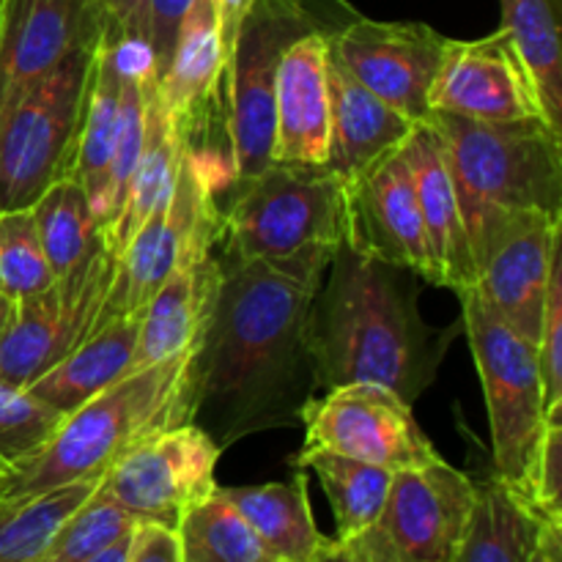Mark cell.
<instances>
[{
	"label": "cell",
	"instance_id": "obj_44",
	"mask_svg": "<svg viewBox=\"0 0 562 562\" xmlns=\"http://www.w3.org/2000/svg\"><path fill=\"white\" fill-rule=\"evenodd\" d=\"M316 562H360V560H357L355 554L346 552V549L340 547V543H335L333 538H329V541L324 543L322 554H318Z\"/></svg>",
	"mask_w": 562,
	"mask_h": 562
},
{
	"label": "cell",
	"instance_id": "obj_2",
	"mask_svg": "<svg viewBox=\"0 0 562 562\" xmlns=\"http://www.w3.org/2000/svg\"><path fill=\"white\" fill-rule=\"evenodd\" d=\"M417 274L366 256L344 241L313 296L311 355L316 387L382 384L415 404L448 349L417 311Z\"/></svg>",
	"mask_w": 562,
	"mask_h": 562
},
{
	"label": "cell",
	"instance_id": "obj_16",
	"mask_svg": "<svg viewBox=\"0 0 562 562\" xmlns=\"http://www.w3.org/2000/svg\"><path fill=\"white\" fill-rule=\"evenodd\" d=\"M344 241L366 256L409 269L420 280L439 285L404 148L387 154L360 179L346 184Z\"/></svg>",
	"mask_w": 562,
	"mask_h": 562
},
{
	"label": "cell",
	"instance_id": "obj_5",
	"mask_svg": "<svg viewBox=\"0 0 562 562\" xmlns=\"http://www.w3.org/2000/svg\"><path fill=\"white\" fill-rule=\"evenodd\" d=\"M346 236V184L327 165L272 162L234 184L220 209L223 261H289L335 252Z\"/></svg>",
	"mask_w": 562,
	"mask_h": 562
},
{
	"label": "cell",
	"instance_id": "obj_4",
	"mask_svg": "<svg viewBox=\"0 0 562 562\" xmlns=\"http://www.w3.org/2000/svg\"><path fill=\"white\" fill-rule=\"evenodd\" d=\"M459 195L472 263L503 225L527 212L562 217V132L549 121L481 124L431 113Z\"/></svg>",
	"mask_w": 562,
	"mask_h": 562
},
{
	"label": "cell",
	"instance_id": "obj_13",
	"mask_svg": "<svg viewBox=\"0 0 562 562\" xmlns=\"http://www.w3.org/2000/svg\"><path fill=\"white\" fill-rule=\"evenodd\" d=\"M329 55L360 82L412 121L431 115L428 93L437 80L448 36L426 22H379L355 14L327 31Z\"/></svg>",
	"mask_w": 562,
	"mask_h": 562
},
{
	"label": "cell",
	"instance_id": "obj_21",
	"mask_svg": "<svg viewBox=\"0 0 562 562\" xmlns=\"http://www.w3.org/2000/svg\"><path fill=\"white\" fill-rule=\"evenodd\" d=\"M329 86V154L327 168L344 184L398 151L417 126L387 102L362 88L338 60H327Z\"/></svg>",
	"mask_w": 562,
	"mask_h": 562
},
{
	"label": "cell",
	"instance_id": "obj_43",
	"mask_svg": "<svg viewBox=\"0 0 562 562\" xmlns=\"http://www.w3.org/2000/svg\"><path fill=\"white\" fill-rule=\"evenodd\" d=\"M132 532L130 536L121 538V541H115L113 547L104 549V552H99L97 558H91L88 562H126V558H130V547H132Z\"/></svg>",
	"mask_w": 562,
	"mask_h": 562
},
{
	"label": "cell",
	"instance_id": "obj_18",
	"mask_svg": "<svg viewBox=\"0 0 562 562\" xmlns=\"http://www.w3.org/2000/svg\"><path fill=\"white\" fill-rule=\"evenodd\" d=\"M329 27L302 33L280 55L274 77L272 162L327 165Z\"/></svg>",
	"mask_w": 562,
	"mask_h": 562
},
{
	"label": "cell",
	"instance_id": "obj_46",
	"mask_svg": "<svg viewBox=\"0 0 562 562\" xmlns=\"http://www.w3.org/2000/svg\"><path fill=\"white\" fill-rule=\"evenodd\" d=\"M335 3H340V5H346V0H335Z\"/></svg>",
	"mask_w": 562,
	"mask_h": 562
},
{
	"label": "cell",
	"instance_id": "obj_9",
	"mask_svg": "<svg viewBox=\"0 0 562 562\" xmlns=\"http://www.w3.org/2000/svg\"><path fill=\"white\" fill-rule=\"evenodd\" d=\"M472 505L475 481L445 459L401 470L376 525L340 547L360 562H450Z\"/></svg>",
	"mask_w": 562,
	"mask_h": 562
},
{
	"label": "cell",
	"instance_id": "obj_11",
	"mask_svg": "<svg viewBox=\"0 0 562 562\" xmlns=\"http://www.w3.org/2000/svg\"><path fill=\"white\" fill-rule=\"evenodd\" d=\"M223 450L195 423L162 428L132 445L102 475L99 488L137 525L179 530L187 510L217 488Z\"/></svg>",
	"mask_w": 562,
	"mask_h": 562
},
{
	"label": "cell",
	"instance_id": "obj_28",
	"mask_svg": "<svg viewBox=\"0 0 562 562\" xmlns=\"http://www.w3.org/2000/svg\"><path fill=\"white\" fill-rule=\"evenodd\" d=\"M296 470H311L322 481L324 494L335 516V538L338 543H349L376 525L379 514L387 499L390 483L395 472L366 461L346 459L318 448H302L291 459Z\"/></svg>",
	"mask_w": 562,
	"mask_h": 562
},
{
	"label": "cell",
	"instance_id": "obj_12",
	"mask_svg": "<svg viewBox=\"0 0 562 562\" xmlns=\"http://www.w3.org/2000/svg\"><path fill=\"white\" fill-rule=\"evenodd\" d=\"M305 448L329 450L382 470H415L442 456L423 434L409 401L382 384L333 387L302 409Z\"/></svg>",
	"mask_w": 562,
	"mask_h": 562
},
{
	"label": "cell",
	"instance_id": "obj_45",
	"mask_svg": "<svg viewBox=\"0 0 562 562\" xmlns=\"http://www.w3.org/2000/svg\"><path fill=\"white\" fill-rule=\"evenodd\" d=\"M11 307H14V302L5 300V296L0 294V335H3L5 324H9V318H11Z\"/></svg>",
	"mask_w": 562,
	"mask_h": 562
},
{
	"label": "cell",
	"instance_id": "obj_27",
	"mask_svg": "<svg viewBox=\"0 0 562 562\" xmlns=\"http://www.w3.org/2000/svg\"><path fill=\"white\" fill-rule=\"evenodd\" d=\"M552 525L497 475L475 483V505L450 562H530Z\"/></svg>",
	"mask_w": 562,
	"mask_h": 562
},
{
	"label": "cell",
	"instance_id": "obj_47",
	"mask_svg": "<svg viewBox=\"0 0 562 562\" xmlns=\"http://www.w3.org/2000/svg\"><path fill=\"white\" fill-rule=\"evenodd\" d=\"M0 3H3V0H0Z\"/></svg>",
	"mask_w": 562,
	"mask_h": 562
},
{
	"label": "cell",
	"instance_id": "obj_31",
	"mask_svg": "<svg viewBox=\"0 0 562 562\" xmlns=\"http://www.w3.org/2000/svg\"><path fill=\"white\" fill-rule=\"evenodd\" d=\"M97 486L82 481L36 497H0V562H42L55 530Z\"/></svg>",
	"mask_w": 562,
	"mask_h": 562
},
{
	"label": "cell",
	"instance_id": "obj_23",
	"mask_svg": "<svg viewBox=\"0 0 562 562\" xmlns=\"http://www.w3.org/2000/svg\"><path fill=\"white\" fill-rule=\"evenodd\" d=\"M130 47L132 42H126L104 25L102 38H99L97 64H93L86 115H82L80 140H77L75 168H71V176L80 181L88 201H91L99 231L108 220V173L121 132V97H124Z\"/></svg>",
	"mask_w": 562,
	"mask_h": 562
},
{
	"label": "cell",
	"instance_id": "obj_29",
	"mask_svg": "<svg viewBox=\"0 0 562 562\" xmlns=\"http://www.w3.org/2000/svg\"><path fill=\"white\" fill-rule=\"evenodd\" d=\"M503 31L527 66L543 119L562 132L560 0H499Z\"/></svg>",
	"mask_w": 562,
	"mask_h": 562
},
{
	"label": "cell",
	"instance_id": "obj_10",
	"mask_svg": "<svg viewBox=\"0 0 562 562\" xmlns=\"http://www.w3.org/2000/svg\"><path fill=\"white\" fill-rule=\"evenodd\" d=\"M119 258L99 241L71 272L14 302L0 335V379L27 387L60 357L93 335L115 280Z\"/></svg>",
	"mask_w": 562,
	"mask_h": 562
},
{
	"label": "cell",
	"instance_id": "obj_42",
	"mask_svg": "<svg viewBox=\"0 0 562 562\" xmlns=\"http://www.w3.org/2000/svg\"><path fill=\"white\" fill-rule=\"evenodd\" d=\"M530 562H562L560 560V527H549L538 541Z\"/></svg>",
	"mask_w": 562,
	"mask_h": 562
},
{
	"label": "cell",
	"instance_id": "obj_41",
	"mask_svg": "<svg viewBox=\"0 0 562 562\" xmlns=\"http://www.w3.org/2000/svg\"><path fill=\"white\" fill-rule=\"evenodd\" d=\"M212 3H214V9H217L220 33H223L225 53L231 55V47H234V42H236V33H239L241 22H245L252 0H212Z\"/></svg>",
	"mask_w": 562,
	"mask_h": 562
},
{
	"label": "cell",
	"instance_id": "obj_17",
	"mask_svg": "<svg viewBox=\"0 0 562 562\" xmlns=\"http://www.w3.org/2000/svg\"><path fill=\"white\" fill-rule=\"evenodd\" d=\"M99 0H3L0 3V115L66 55L97 44Z\"/></svg>",
	"mask_w": 562,
	"mask_h": 562
},
{
	"label": "cell",
	"instance_id": "obj_35",
	"mask_svg": "<svg viewBox=\"0 0 562 562\" xmlns=\"http://www.w3.org/2000/svg\"><path fill=\"white\" fill-rule=\"evenodd\" d=\"M60 420V412L33 398L25 387H14L0 379V475L36 453Z\"/></svg>",
	"mask_w": 562,
	"mask_h": 562
},
{
	"label": "cell",
	"instance_id": "obj_7",
	"mask_svg": "<svg viewBox=\"0 0 562 562\" xmlns=\"http://www.w3.org/2000/svg\"><path fill=\"white\" fill-rule=\"evenodd\" d=\"M459 300L486 398L494 475L521 494L547 426V398L536 346L510 329L475 289L459 291Z\"/></svg>",
	"mask_w": 562,
	"mask_h": 562
},
{
	"label": "cell",
	"instance_id": "obj_1",
	"mask_svg": "<svg viewBox=\"0 0 562 562\" xmlns=\"http://www.w3.org/2000/svg\"><path fill=\"white\" fill-rule=\"evenodd\" d=\"M335 252L289 261H223L217 300L190 360V423L220 450L252 434L300 426L316 398L313 296Z\"/></svg>",
	"mask_w": 562,
	"mask_h": 562
},
{
	"label": "cell",
	"instance_id": "obj_19",
	"mask_svg": "<svg viewBox=\"0 0 562 562\" xmlns=\"http://www.w3.org/2000/svg\"><path fill=\"white\" fill-rule=\"evenodd\" d=\"M212 250L187 256L143 307L132 371L195 355L223 280V261Z\"/></svg>",
	"mask_w": 562,
	"mask_h": 562
},
{
	"label": "cell",
	"instance_id": "obj_39",
	"mask_svg": "<svg viewBox=\"0 0 562 562\" xmlns=\"http://www.w3.org/2000/svg\"><path fill=\"white\" fill-rule=\"evenodd\" d=\"M148 3L151 0H99L104 25L140 47H148Z\"/></svg>",
	"mask_w": 562,
	"mask_h": 562
},
{
	"label": "cell",
	"instance_id": "obj_33",
	"mask_svg": "<svg viewBox=\"0 0 562 562\" xmlns=\"http://www.w3.org/2000/svg\"><path fill=\"white\" fill-rule=\"evenodd\" d=\"M135 527L137 521L97 486L91 497L55 530L42 562H88L130 536Z\"/></svg>",
	"mask_w": 562,
	"mask_h": 562
},
{
	"label": "cell",
	"instance_id": "obj_34",
	"mask_svg": "<svg viewBox=\"0 0 562 562\" xmlns=\"http://www.w3.org/2000/svg\"><path fill=\"white\" fill-rule=\"evenodd\" d=\"M53 280L31 209L0 212V294L20 302L44 291Z\"/></svg>",
	"mask_w": 562,
	"mask_h": 562
},
{
	"label": "cell",
	"instance_id": "obj_15",
	"mask_svg": "<svg viewBox=\"0 0 562 562\" xmlns=\"http://www.w3.org/2000/svg\"><path fill=\"white\" fill-rule=\"evenodd\" d=\"M562 217L527 212L494 234L475 267V294L510 329L538 344L549 278L560 256Z\"/></svg>",
	"mask_w": 562,
	"mask_h": 562
},
{
	"label": "cell",
	"instance_id": "obj_26",
	"mask_svg": "<svg viewBox=\"0 0 562 562\" xmlns=\"http://www.w3.org/2000/svg\"><path fill=\"white\" fill-rule=\"evenodd\" d=\"M217 492L239 510L241 519L278 562H316L324 543L329 541L318 532L313 519L305 470H296V475L285 483L217 486Z\"/></svg>",
	"mask_w": 562,
	"mask_h": 562
},
{
	"label": "cell",
	"instance_id": "obj_22",
	"mask_svg": "<svg viewBox=\"0 0 562 562\" xmlns=\"http://www.w3.org/2000/svg\"><path fill=\"white\" fill-rule=\"evenodd\" d=\"M225 69H228V53L220 33L217 9L212 0H192L176 31L168 66L157 80L159 102L173 119L181 137L195 132L198 121L206 113L209 99L225 80Z\"/></svg>",
	"mask_w": 562,
	"mask_h": 562
},
{
	"label": "cell",
	"instance_id": "obj_14",
	"mask_svg": "<svg viewBox=\"0 0 562 562\" xmlns=\"http://www.w3.org/2000/svg\"><path fill=\"white\" fill-rule=\"evenodd\" d=\"M428 108L481 124L543 119L530 71L503 27L472 42L448 38Z\"/></svg>",
	"mask_w": 562,
	"mask_h": 562
},
{
	"label": "cell",
	"instance_id": "obj_30",
	"mask_svg": "<svg viewBox=\"0 0 562 562\" xmlns=\"http://www.w3.org/2000/svg\"><path fill=\"white\" fill-rule=\"evenodd\" d=\"M31 214L55 278L71 272L102 241L91 201L75 176H64L55 181L33 203Z\"/></svg>",
	"mask_w": 562,
	"mask_h": 562
},
{
	"label": "cell",
	"instance_id": "obj_36",
	"mask_svg": "<svg viewBox=\"0 0 562 562\" xmlns=\"http://www.w3.org/2000/svg\"><path fill=\"white\" fill-rule=\"evenodd\" d=\"M521 497L547 525H562V412L547 415V426L527 470Z\"/></svg>",
	"mask_w": 562,
	"mask_h": 562
},
{
	"label": "cell",
	"instance_id": "obj_24",
	"mask_svg": "<svg viewBox=\"0 0 562 562\" xmlns=\"http://www.w3.org/2000/svg\"><path fill=\"white\" fill-rule=\"evenodd\" d=\"M140 313L110 318L108 324L93 329V335H88L77 349L60 357L42 376L33 379L25 387L27 393L47 404L49 409L69 415L104 387L132 373Z\"/></svg>",
	"mask_w": 562,
	"mask_h": 562
},
{
	"label": "cell",
	"instance_id": "obj_38",
	"mask_svg": "<svg viewBox=\"0 0 562 562\" xmlns=\"http://www.w3.org/2000/svg\"><path fill=\"white\" fill-rule=\"evenodd\" d=\"M192 0H151L148 3V53H151L154 77H162L165 66H168L170 49H173L176 31L181 25V16Z\"/></svg>",
	"mask_w": 562,
	"mask_h": 562
},
{
	"label": "cell",
	"instance_id": "obj_32",
	"mask_svg": "<svg viewBox=\"0 0 562 562\" xmlns=\"http://www.w3.org/2000/svg\"><path fill=\"white\" fill-rule=\"evenodd\" d=\"M176 536L181 562H278L217 488L187 510Z\"/></svg>",
	"mask_w": 562,
	"mask_h": 562
},
{
	"label": "cell",
	"instance_id": "obj_20",
	"mask_svg": "<svg viewBox=\"0 0 562 562\" xmlns=\"http://www.w3.org/2000/svg\"><path fill=\"white\" fill-rule=\"evenodd\" d=\"M401 148L415 179L423 228L439 285L459 294L475 283V263L442 140L428 121H420Z\"/></svg>",
	"mask_w": 562,
	"mask_h": 562
},
{
	"label": "cell",
	"instance_id": "obj_8",
	"mask_svg": "<svg viewBox=\"0 0 562 562\" xmlns=\"http://www.w3.org/2000/svg\"><path fill=\"white\" fill-rule=\"evenodd\" d=\"M322 22L302 0H252L228 55L225 132L231 184L256 179L272 165L274 77L283 49Z\"/></svg>",
	"mask_w": 562,
	"mask_h": 562
},
{
	"label": "cell",
	"instance_id": "obj_25",
	"mask_svg": "<svg viewBox=\"0 0 562 562\" xmlns=\"http://www.w3.org/2000/svg\"><path fill=\"white\" fill-rule=\"evenodd\" d=\"M181 148H184V137L176 130L173 119L165 113L162 102L157 97V80H154L151 91H148L146 137H143L140 157H137L135 168H132L130 179H126L115 214L102 228L104 247L115 258L124 252V247L140 231V225L162 203L170 201L176 173H179Z\"/></svg>",
	"mask_w": 562,
	"mask_h": 562
},
{
	"label": "cell",
	"instance_id": "obj_37",
	"mask_svg": "<svg viewBox=\"0 0 562 562\" xmlns=\"http://www.w3.org/2000/svg\"><path fill=\"white\" fill-rule=\"evenodd\" d=\"M538 368H541L543 398H547V415L562 412V261L558 256L552 267L547 289V305H543L541 335L536 344Z\"/></svg>",
	"mask_w": 562,
	"mask_h": 562
},
{
	"label": "cell",
	"instance_id": "obj_40",
	"mask_svg": "<svg viewBox=\"0 0 562 562\" xmlns=\"http://www.w3.org/2000/svg\"><path fill=\"white\" fill-rule=\"evenodd\" d=\"M126 562H181L179 536L157 525H137Z\"/></svg>",
	"mask_w": 562,
	"mask_h": 562
},
{
	"label": "cell",
	"instance_id": "obj_6",
	"mask_svg": "<svg viewBox=\"0 0 562 562\" xmlns=\"http://www.w3.org/2000/svg\"><path fill=\"white\" fill-rule=\"evenodd\" d=\"M97 49L99 42L66 55L0 115V212L31 209L71 176Z\"/></svg>",
	"mask_w": 562,
	"mask_h": 562
},
{
	"label": "cell",
	"instance_id": "obj_3",
	"mask_svg": "<svg viewBox=\"0 0 562 562\" xmlns=\"http://www.w3.org/2000/svg\"><path fill=\"white\" fill-rule=\"evenodd\" d=\"M192 355L140 368L80 409L64 415L53 437L0 475V497H36L82 481H102L121 453L162 428L190 423Z\"/></svg>",
	"mask_w": 562,
	"mask_h": 562
}]
</instances>
